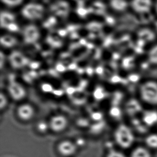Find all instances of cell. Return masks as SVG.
Masks as SVG:
<instances>
[{"label": "cell", "instance_id": "6da1fadb", "mask_svg": "<svg viewBox=\"0 0 157 157\" xmlns=\"http://www.w3.org/2000/svg\"><path fill=\"white\" fill-rule=\"evenodd\" d=\"M115 142L123 150H131L137 143L135 132L132 127L124 124L119 125L114 133Z\"/></svg>", "mask_w": 157, "mask_h": 157}, {"label": "cell", "instance_id": "7a4b0ae2", "mask_svg": "<svg viewBox=\"0 0 157 157\" xmlns=\"http://www.w3.org/2000/svg\"><path fill=\"white\" fill-rule=\"evenodd\" d=\"M139 93L141 99L147 104L157 105V82L148 81L140 85Z\"/></svg>", "mask_w": 157, "mask_h": 157}, {"label": "cell", "instance_id": "3957f363", "mask_svg": "<svg viewBox=\"0 0 157 157\" xmlns=\"http://www.w3.org/2000/svg\"><path fill=\"white\" fill-rule=\"evenodd\" d=\"M45 12L44 7L36 3H29L26 4L21 10V14L26 19L37 20L43 17Z\"/></svg>", "mask_w": 157, "mask_h": 157}, {"label": "cell", "instance_id": "277c9868", "mask_svg": "<svg viewBox=\"0 0 157 157\" xmlns=\"http://www.w3.org/2000/svg\"><path fill=\"white\" fill-rule=\"evenodd\" d=\"M17 117L22 121H30L35 115L34 107L29 103L21 104L18 106L16 110Z\"/></svg>", "mask_w": 157, "mask_h": 157}, {"label": "cell", "instance_id": "5b68a950", "mask_svg": "<svg viewBox=\"0 0 157 157\" xmlns=\"http://www.w3.org/2000/svg\"><path fill=\"white\" fill-rule=\"evenodd\" d=\"M68 120L62 115L53 116L49 122V128L55 132H61L66 129L68 125Z\"/></svg>", "mask_w": 157, "mask_h": 157}, {"label": "cell", "instance_id": "8992f818", "mask_svg": "<svg viewBox=\"0 0 157 157\" xmlns=\"http://www.w3.org/2000/svg\"><path fill=\"white\" fill-rule=\"evenodd\" d=\"M128 157H155V155L141 142L137 143V144L130 150Z\"/></svg>", "mask_w": 157, "mask_h": 157}, {"label": "cell", "instance_id": "52a82bcc", "mask_svg": "<svg viewBox=\"0 0 157 157\" xmlns=\"http://www.w3.org/2000/svg\"><path fill=\"white\" fill-rule=\"evenodd\" d=\"M59 154L64 157H70L76 152L77 145L69 140H64L57 146Z\"/></svg>", "mask_w": 157, "mask_h": 157}, {"label": "cell", "instance_id": "ba28073f", "mask_svg": "<svg viewBox=\"0 0 157 157\" xmlns=\"http://www.w3.org/2000/svg\"><path fill=\"white\" fill-rule=\"evenodd\" d=\"M143 144L155 155L157 153V132H150L143 138Z\"/></svg>", "mask_w": 157, "mask_h": 157}, {"label": "cell", "instance_id": "9c48e42d", "mask_svg": "<svg viewBox=\"0 0 157 157\" xmlns=\"http://www.w3.org/2000/svg\"><path fill=\"white\" fill-rule=\"evenodd\" d=\"M142 121L148 128L157 124V112L155 110H147L143 113Z\"/></svg>", "mask_w": 157, "mask_h": 157}, {"label": "cell", "instance_id": "30bf717a", "mask_svg": "<svg viewBox=\"0 0 157 157\" xmlns=\"http://www.w3.org/2000/svg\"><path fill=\"white\" fill-rule=\"evenodd\" d=\"M69 4L63 0H59L52 4L51 9L53 13L57 15H65L69 12Z\"/></svg>", "mask_w": 157, "mask_h": 157}, {"label": "cell", "instance_id": "8fae6325", "mask_svg": "<svg viewBox=\"0 0 157 157\" xmlns=\"http://www.w3.org/2000/svg\"><path fill=\"white\" fill-rule=\"evenodd\" d=\"M151 0H132V7L138 13L148 12L151 9Z\"/></svg>", "mask_w": 157, "mask_h": 157}, {"label": "cell", "instance_id": "7c38bea8", "mask_svg": "<svg viewBox=\"0 0 157 157\" xmlns=\"http://www.w3.org/2000/svg\"><path fill=\"white\" fill-rule=\"evenodd\" d=\"M127 112L129 114L134 115L140 112L142 110V106L140 103L136 99H132L128 103L127 106Z\"/></svg>", "mask_w": 157, "mask_h": 157}, {"label": "cell", "instance_id": "4fadbf2b", "mask_svg": "<svg viewBox=\"0 0 157 157\" xmlns=\"http://www.w3.org/2000/svg\"><path fill=\"white\" fill-rule=\"evenodd\" d=\"M138 36L139 39L147 42L153 40L155 37V35L154 34V32L151 30H149L148 29H143L138 31Z\"/></svg>", "mask_w": 157, "mask_h": 157}, {"label": "cell", "instance_id": "5bb4252c", "mask_svg": "<svg viewBox=\"0 0 157 157\" xmlns=\"http://www.w3.org/2000/svg\"><path fill=\"white\" fill-rule=\"evenodd\" d=\"M15 21V17L11 13L2 11L1 13V23L2 27L6 28Z\"/></svg>", "mask_w": 157, "mask_h": 157}, {"label": "cell", "instance_id": "9a60e30c", "mask_svg": "<svg viewBox=\"0 0 157 157\" xmlns=\"http://www.w3.org/2000/svg\"><path fill=\"white\" fill-rule=\"evenodd\" d=\"M110 5L115 10L122 11L127 8V2L125 0H110Z\"/></svg>", "mask_w": 157, "mask_h": 157}, {"label": "cell", "instance_id": "2e32d148", "mask_svg": "<svg viewBox=\"0 0 157 157\" xmlns=\"http://www.w3.org/2000/svg\"><path fill=\"white\" fill-rule=\"evenodd\" d=\"M147 61L151 64L157 65V44L154 45L149 50L147 54Z\"/></svg>", "mask_w": 157, "mask_h": 157}, {"label": "cell", "instance_id": "e0dca14e", "mask_svg": "<svg viewBox=\"0 0 157 157\" xmlns=\"http://www.w3.org/2000/svg\"><path fill=\"white\" fill-rule=\"evenodd\" d=\"M91 10L97 13H104L106 10L105 4L101 1H95L92 4Z\"/></svg>", "mask_w": 157, "mask_h": 157}, {"label": "cell", "instance_id": "ac0fdd59", "mask_svg": "<svg viewBox=\"0 0 157 157\" xmlns=\"http://www.w3.org/2000/svg\"><path fill=\"white\" fill-rule=\"evenodd\" d=\"M48 128H49V123L45 121H40L36 125V129L41 133H45L47 132Z\"/></svg>", "mask_w": 157, "mask_h": 157}, {"label": "cell", "instance_id": "d6986e66", "mask_svg": "<svg viewBox=\"0 0 157 157\" xmlns=\"http://www.w3.org/2000/svg\"><path fill=\"white\" fill-rule=\"evenodd\" d=\"M107 157H128L124 153L120 151H117L114 149H110L108 151Z\"/></svg>", "mask_w": 157, "mask_h": 157}, {"label": "cell", "instance_id": "ffe728a7", "mask_svg": "<svg viewBox=\"0 0 157 157\" xmlns=\"http://www.w3.org/2000/svg\"><path fill=\"white\" fill-rule=\"evenodd\" d=\"M1 1L6 6L15 7L19 6L23 0H1Z\"/></svg>", "mask_w": 157, "mask_h": 157}, {"label": "cell", "instance_id": "44dd1931", "mask_svg": "<svg viewBox=\"0 0 157 157\" xmlns=\"http://www.w3.org/2000/svg\"><path fill=\"white\" fill-rule=\"evenodd\" d=\"M7 102H8V100L6 96L1 92V110L6 106Z\"/></svg>", "mask_w": 157, "mask_h": 157}, {"label": "cell", "instance_id": "7402d4cb", "mask_svg": "<svg viewBox=\"0 0 157 157\" xmlns=\"http://www.w3.org/2000/svg\"><path fill=\"white\" fill-rule=\"evenodd\" d=\"M113 112L112 113V114L113 116L115 117H117L121 115V111L119 109V108H114L113 110Z\"/></svg>", "mask_w": 157, "mask_h": 157}, {"label": "cell", "instance_id": "603a6c76", "mask_svg": "<svg viewBox=\"0 0 157 157\" xmlns=\"http://www.w3.org/2000/svg\"><path fill=\"white\" fill-rule=\"evenodd\" d=\"M75 1H76V2H78V3H83V2L85 1H86V0H74Z\"/></svg>", "mask_w": 157, "mask_h": 157}, {"label": "cell", "instance_id": "cb8c5ba5", "mask_svg": "<svg viewBox=\"0 0 157 157\" xmlns=\"http://www.w3.org/2000/svg\"><path fill=\"white\" fill-rule=\"evenodd\" d=\"M155 28L156 31H157V21L155 23Z\"/></svg>", "mask_w": 157, "mask_h": 157}, {"label": "cell", "instance_id": "d4e9b609", "mask_svg": "<svg viewBox=\"0 0 157 157\" xmlns=\"http://www.w3.org/2000/svg\"><path fill=\"white\" fill-rule=\"evenodd\" d=\"M156 10H157V3H156Z\"/></svg>", "mask_w": 157, "mask_h": 157}]
</instances>
